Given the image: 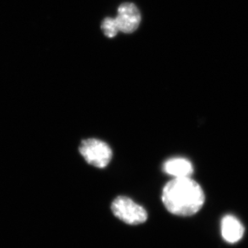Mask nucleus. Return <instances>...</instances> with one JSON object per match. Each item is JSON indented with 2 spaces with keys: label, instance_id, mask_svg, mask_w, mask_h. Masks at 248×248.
Wrapping results in <instances>:
<instances>
[{
  "label": "nucleus",
  "instance_id": "obj_1",
  "mask_svg": "<svg viewBox=\"0 0 248 248\" xmlns=\"http://www.w3.org/2000/svg\"><path fill=\"white\" fill-rule=\"evenodd\" d=\"M161 198L168 211L177 216L195 215L205 200L202 186L191 177L172 178L163 188Z\"/></svg>",
  "mask_w": 248,
  "mask_h": 248
},
{
  "label": "nucleus",
  "instance_id": "obj_5",
  "mask_svg": "<svg viewBox=\"0 0 248 248\" xmlns=\"http://www.w3.org/2000/svg\"><path fill=\"white\" fill-rule=\"evenodd\" d=\"M163 171L173 178H186L193 174L192 163L183 157H173L166 160L163 165Z\"/></svg>",
  "mask_w": 248,
  "mask_h": 248
},
{
  "label": "nucleus",
  "instance_id": "obj_4",
  "mask_svg": "<svg viewBox=\"0 0 248 248\" xmlns=\"http://www.w3.org/2000/svg\"><path fill=\"white\" fill-rule=\"evenodd\" d=\"M119 30L124 33H132L140 24V12L136 5L131 2H124L118 9L116 18Z\"/></svg>",
  "mask_w": 248,
  "mask_h": 248
},
{
  "label": "nucleus",
  "instance_id": "obj_6",
  "mask_svg": "<svg viewBox=\"0 0 248 248\" xmlns=\"http://www.w3.org/2000/svg\"><path fill=\"white\" fill-rule=\"evenodd\" d=\"M244 227L238 218L227 215L222 220L221 232L222 238L229 244H236L244 235Z\"/></svg>",
  "mask_w": 248,
  "mask_h": 248
},
{
  "label": "nucleus",
  "instance_id": "obj_3",
  "mask_svg": "<svg viewBox=\"0 0 248 248\" xmlns=\"http://www.w3.org/2000/svg\"><path fill=\"white\" fill-rule=\"evenodd\" d=\"M111 210L115 217L129 225H140L148 219L145 209L126 196H119L113 201Z\"/></svg>",
  "mask_w": 248,
  "mask_h": 248
},
{
  "label": "nucleus",
  "instance_id": "obj_7",
  "mask_svg": "<svg viewBox=\"0 0 248 248\" xmlns=\"http://www.w3.org/2000/svg\"><path fill=\"white\" fill-rule=\"evenodd\" d=\"M101 29L103 30L104 35L109 38L115 37L118 32L120 31L116 19L110 18V17L103 19L102 25H101Z\"/></svg>",
  "mask_w": 248,
  "mask_h": 248
},
{
  "label": "nucleus",
  "instance_id": "obj_2",
  "mask_svg": "<svg viewBox=\"0 0 248 248\" xmlns=\"http://www.w3.org/2000/svg\"><path fill=\"white\" fill-rule=\"evenodd\" d=\"M79 153L89 165L98 169H104L112 159L111 148L104 141L95 138L81 141Z\"/></svg>",
  "mask_w": 248,
  "mask_h": 248
}]
</instances>
